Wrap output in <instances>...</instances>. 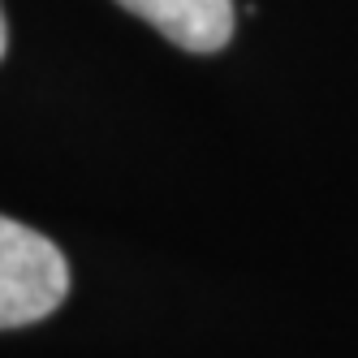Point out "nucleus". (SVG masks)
I'll use <instances>...</instances> for the list:
<instances>
[{
	"instance_id": "7ed1b4c3",
	"label": "nucleus",
	"mask_w": 358,
	"mask_h": 358,
	"mask_svg": "<svg viewBox=\"0 0 358 358\" xmlns=\"http://www.w3.org/2000/svg\"><path fill=\"white\" fill-rule=\"evenodd\" d=\"M9 52V27H5V9H0V57Z\"/></svg>"
},
{
	"instance_id": "f257e3e1",
	"label": "nucleus",
	"mask_w": 358,
	"mask_h": 358,
	"mask_svg": "<svg viewBox=\"0 0 358 358\" xmlns=\"http://www.w3.org/2000/svg\"><path fill=\"white\" fill-rule=\"evenodd\" d=\"M69 264L52 238L0 216V332L39 324L69 294Z\"/></svg>"
},
{
	"instance_id": "f03ea898",
	"label": "nucleus",
	"mask_w": 358,
	"mask_h": 358,
	"mask_svg": "<svg viewBox=\"0 0 358 358\" xmlns=\"http://www.w3.org/2000/svg\"><path fill=\"white\" fill-rule=\"evenodd\" d=\"M182 52H220L234 39V0H117Z\"/></svg>"
}]
</instances>
